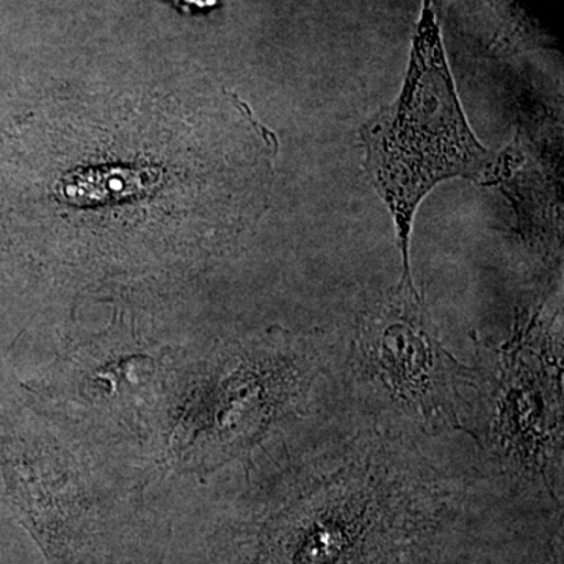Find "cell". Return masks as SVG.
<instances>
[{
  "instance_id": "obj_1",
  "label": "cell",
  "mask_w": 564,
  "mask_h": 564,
  "mask_svg": "<svg viewBox=\"0 0 564 564\" xmlns=\"http://www.w3.org/2000/svg\"><path fill=\"white\" fill-rule=\"evenodd\" d=\"M366 170L393 223L402 280L411 276V232L419 204L441 182L492 184L496 155L477 140L456 93L433 0H423L399 99L362 129Z\"/></svg>"
},
{
  "instance_id": "obj_2",
  "label": "cell",
  "mask_w": 564,
  "mask_h": 564,
  "mask_svg": "<svg viewBox=\"0 0 564 564\" xmlns=\"http://www.w3.org/2000/svg\"><path fill=\"white\" fill-rule=\"evenodd\" d=\"M356 359L370 383L430 433L466 432L478 375L445 348L414 282L400 281L359 317Z\"/></svg>"
},
{
  "instance_id": "obj_3",
  "label": "cell",
  "mask_w": 564,
  "mask_h": 564,
  "mask_svg": "<svg viewBox=\"0 0 564 564\" xmlns=\"http://www.w3.org/2000/svg\"><path fill=\"white\" fill-rule=\"evenodd\" d=\"M484 447L522 473L551 480L562 462V370L540 311L519 321L497 351Z\"/></svg>"
},
{
  "instance_id": "obj_4",
  "label": "cell",
  "mask_w": 564,
  "mask_h": 564,
  "mask_svg": "<svg viewBox=\"0 0 564 564\" xmlns=\"http://www.w3.org/2000/svg\"><path fill=\"white\" fill-rule=\"evenodd\" d=\"M165 2L173 3L174 9L182 13H195V11L214 9L218 0H165Z\"/></svg>"
}]
</instances>
